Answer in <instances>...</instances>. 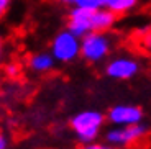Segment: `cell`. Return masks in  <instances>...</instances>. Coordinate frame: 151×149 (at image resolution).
I'll list each match as a JSON object with an SVG mask.
<instances>
[{
    "mask_svg": "<svg viewBox=\"0 0 151 149\" xmlns=\"http://www.w3.org/2000/svg\"><path fill=\"white\" fill-rule=\"evenodd\" d=\"M105 115L99 110H82L71 118V130L81 144L95 143L102 133Z\"/></svg>",
    "mask_w": 151,
    "mask_h": 149,
    "instance_id": "cell-1",
    "label": "cell"
},
{
    "mask_svg": "<svg viewBox=\"0 0 151 149\" xmlns=\"http://www.w3.org/2000/svg\"><path fill=\"white\" fill-rule=\"evenodd\" d=\"M68 30L77 38L94 31V10L72 7L68 13Z\"/></svg>",
    "mask_w": 151,
    "mask_h": 149,
    "instance_id": "cell-7",
    "label": "cell"
},
{
    "mask_svg": "<svg viewBox=\"0 0 151 149\" xmlns=\"http://www.w3.org/2000/svg\"><path fill=\"white\" fill-rule=\"evenodd\" d=\"M138 44L143 51H146L148 54H151V28L143 34L141 38H138Z\"/></svg>",
    "mask_w": 151,
    "mask_h": 149,
    "instance_id": "cell-11",
    "label": "cell"
},
{
    "mask_svg": "<svg viewBox=\"0 0 151 149\" xmlns=\"http://www.w3.org/2000/svg\"><path fill=\"white\" fill-rule=\"evenodd\" d=\"M5 74L8 75V77H17V75L20 74V67L17 66V64H8L7 67H5Z\"/></svg>",
    "mask_w": 151,
    "mask_h": 149,
    "instance_id": "cell-14",
    "label": "cell"
},
{
    "mask_svg": "<svg viewBox=\"0 0 151 149\" xmlns=\"http://www.w3.org/2000/svg\"><path fill=\"white\" fill-rule=\"evenodd\" d=\"M0 149H8V138L4 133H0Z\"/></svg>",
    "mask_w": 151,
    "mask_h": 149,
    "instance_id": "cell-15",
    "label": "cell"
},
{
    "mask_svg": "<svg viewBox=\"0 0 151 149\" xmlns=\"http://www.w3.org/2000/svg\"><path fill=\"white\" fill-rule=\"evenodd\" d=\"M105 120H109L113 126H128L143 121V110L138 105L120 103L110 108Z\"/></svg>",
    "mask_w": 151,
    "mask_h": 149,
    "instance_id": "cell-6",
    "label": "cell"
},
{
    "mask_svg": "<svg viewBox=\"0 0 151 149\" xmlns=\"http://www.w3.org/2000/svg\"><path fill=\"white\" fill-rule=\"evenodd\" d=\"M4 57V36L0 34V61Z\"/></svg>",
    "mask_w": 151,
    "mask_h": 149,
    "instance_id": "cell-16",
    "label": "cell"
},
{
    "mask_svg": "<svg viewBox=\"0 0 151 149\" xmlns=\"http://www.w3.org/2000/svg\"><path fill=\"white\" fill-rule=\"evenodd\" d=\"M150 2H151V0H150Z\"/></svg>",
    "mask_w": 151,
    "mask_h": 149,
    "instance_id": "cell-18",
    "label": "cell"
},
{
    "mask_svg": "<svg viewBox=\"0 0 151 149\" xmlns=\"http://www.w3.org/2000/svg\"><path fill=\"white\" fill-rule=\"evenodd\" d=\"M49 52L53 54L56 62H63V64L72 62L81 54V38H77L74 33H71L66 28L53 38Z\"/></svg>",
    "mask_w": 151,
    "mask_h": 149,
    "instance_id": "cell-3",
    "label": "cell"
},
{
    "mask_svg": "<svg viewBox=\"0 0 151 149\" xmlns=\"http://www.w3.org/2000/svg\"><path fill=\"white\" fill-rule=\"evenodd\" d=\"M28 67L36 74H48L56 67V59L51 52H36L28 59Z\"/></svg>",
    "mask_w": 151,
    "mask_h": 149,
    "instance_id": "cell-8",
    "label": "cell"
},
{
    "mask_svg": "<svg viewBox=\"0 0 151 149\" xmlns=\"http://www.w3.org/2000/svg\"><path fill=\"white\" fill-rule=\"evenodd\" d=\"M113 38L107 31H91L81 38V57L91 64H99L110 56Z\"/></svg>",
    "mask_w": 151,
    "mask_h": 149,
    "instance_id": "cell-2",
    "label": "cell"
},
{
    "mask_svg": "<svg viewBox=\"0 0 151 149\" xmlns=\"http://www.w3.org/2000/svg\"><path fill=\"white\" fill-rule=\"evenodd\" d=\"M56 2L61 5H66V7H72V0H56Z\"/></svg>",
    "mask_w": 151,
    "mask_h": 149,
    "instance_id": "cell-17",
    "label": "cell"
},
{
    "mask_svg": "<svg viewBox=\"0 0 151 149\" xmlns=\"http://www.w3.org/2000/svg\"><path fill=\"white\" fill-rule=\"evenodd\" d=\"M148 134V126L140 121L128 126H113L105 131V141L107 144L115 146V148H125L140 143Z\"/></svg>",
    "mask_w": 151,
    "mask_h": 149,
    "instance_id": "cell-4",
    "label": "cell"
},
{
    "mask_svg": "<svg viewBox=\"0 0 151 149\" xmlns=\"http://www.w3.org/2000/svg\"><path fill=\"white\" fill-rule=\"evenodd\" d=\"M72 7L84 8V10H95V8L102 7V4L100 0H72Z\"/></svg>",
    "mask_w": 151,
    "mask_h": 149,
    "instance_id": "cell-10",
    "label": "cell"
},
{
    "mask_svg": "<svg viewBox=\"0 0 151 149\" xmlns=\"http://www.w3.org/2000/svg\"><path fill=\"white\" fill-rule=\"evenodd\" d=\"M140 61L128 54H120L107 61L105 75L115 80H128L140 72Z\"/></svg>",
    "mask_w": 151,
    "mask_h": 149,
    "instance_id": "cell-5",
    "label": "cell"
},
{
    "mask_svg": "<svg viewBox=\"0 0 151 149\" xmlns=\"http://www.w3.org/2000/svg\"><path fill=\"white\" fill-rule=\"evenodd\" d=\"M104 8H107L109 11H112L113 15L122 16V15H128L133 10L140 7L141 0H100Z\"/></svg>",
    "mask_w": 151,
    "mask_h": 149,
    "instance_id": "cell-9",
    "label": "cell"
},
{
    "mask_svg": "<svg viewBox=\"0 0 151 149\" xmlns=\"http://www.w3.org/2000/svg\"><path fill=\"white\" fill-rule=\"evenodd\" d=\"M13 0H0V18H4L7 15V11L10 10Z\"/></svg>",
    "mask_w": 151,
    "mask_h": 149,
    "instance_id": "cell-13",
    "label": "cell"
},
{
    "mask_svg": "<svg viewBox=\"0 0 151 149\" xmlns=\"http://www.w3.org/2000/svg\"><path fill=\"white\" fill-rule=\"evenodd\" d=\"M81 149H120V148H115V146H110V144H102V143H89V144H82Z\"/></svg>",
    "mask_w": 151,
    "mask_h": 149,
    "instance_id": "cell-12",
    "label": "cell"
}]
</instances>
